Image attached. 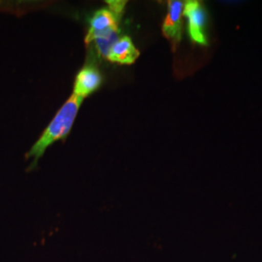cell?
<instances>
[{"label": "cell", "mask_w": 262, "mask_h": 262, "mask_svg": "<svg viewBox=\"0 0 262 262\" xmlns=\"http://www.w3.org/2000/svg\"><path fill=\"white\" fill-rule=\"evenodd\" d=\"M102 78L100 73L91 66H85L76 77L74 93L77 96L84 97L95 92L101 84Z\"/></svg>", "instance_id": "cell-5"}, {"label": "cell", "mask_w": 262, "mask_h": 262, "mask_svg": "<svg viewBox=\"0 0 262 262\" xmlns=\"http://www.w3.org/2000/svg\"><path fill=\"white\" fill-rule=\"evenodd\" d=\"M107 3L110 6V10L113 13H115L116 15H118L120 17V15L122 14V11L124 9L125 6V1H107Z\"/></svg>", "instance_id": "cell-8"}, {"label": "cell", "mask_w": 262, "mask_h": 262, "mask_svg": "<svg viewBox=\"0 0 262 262\" xmlns=\"http://www.w3.org/2000/svg\"><path fill=\"white\" fill-rule=\"evenodd\" d=\"M83 102V98L72 94L64 105L57 112L54 120L48 125L46 130L43 132L37 142L28 151L27 159H32L33 162L31 167L36 165L38 160L44 155L52 144L59 139H64L71 130L75 122L76 117L80 106Z\"/></svg>", "instance_id": "cell-1"}, {"label": "cell", "mask_w": 262, "mask_h": 262, "mask_svg": "<svg viewBox=\"0 0 262 262\" xmlns=\"http://www.w3.org/2000/svg\"><path fill=\"white\" fill-rule=\"evenodd\" d=\"M118 40H119V31H116L101 37L96 38L94 42H95V46L97 48L98 53L104 57H107L114 44Z\"/></svg>", "instance_id": "cell-7"}, {"label": "cell", "mask_w": 262, "mask_h": 262, "mask_svg": "<svg viewBox=\"0 0 262 262\" xmlns=\"http://www.w3.org/2000/svg\"><path fill=\"white\" fill-rule=\"evenodd\" d=\"M119 16L110 9L97 11L90 23V29L85 37V42H94L96 38L119 31Z\"/></svg>", "instance_id": "cell-3"}, {"label": "cell", "mask_w": 262, "mask_h": 262, "mask_svg": "<svg viewBox=\"0 0 262 262\" xmlns=\"http://www.w3.org/2000/svg\"><path fill=\"white\" fill-rule=\"evenodd\" d=\"M184 9L185 3L183 1H169L168 13L164 19L162 31L174 45L179 44L182 38V17Z\"/></svg>", "instance_id": "cell-4"}, {"label": "cell", "mask_w": 262, "mask_h": 262, "mask_svg": "<svg viewBox=\"0 0 262 262\" xmlns=\"http://www.w3.org/2000/svg\"><path fill=\"white\" fill-rule=\"evenodd\" d=\"M139 56V52L135 48L129 37L119 39L113 46L107 58L116 63L121 64H132Z\"/></svg>", "instance_id": "cell-6"}, {"label": "cell", "mask_w": 262, "mask_h": 262, "mask_svg": "<svg viewBox=\"0 0 262 262\" xmlns=\"http://www.w3.org/2000/svg\"><path fill=\"white\" fill-rule=\"evenodd\" d=\"M184 15L187 17L191 40L196 44L206 45L207 13L202 4L198 1H187L185 3Z\"/></svg>", "instance_id": "cell-2"}]
</instances>
